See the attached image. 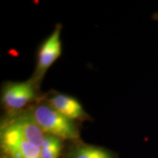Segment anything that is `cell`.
Instances as JSON below:
<instances>
[{"label":"cell","instance_id":"ba28073f","mask_svg":"<svg viewBox=\"0 0 158 158\" xmlns=\"http://www.w3.org/2000/svg\"><path fill=\"white\" fill-rule=\"evenodd\" d=\"M62 140L56 136L45 135L40 147V158H59L62 149Z\"/></svg>","mask_w":158,"mask_h":158},{"label":"cell","instance_id":"6da1fadb","mask_svg":"<svg viewBox=\"0 0 158 158\" xmlns=\"http://www.w3.org/2000/svg\"><path fill=\"white\" fill-rule=\"evenodd\" d=\"M30 112L40 127L47 135L56 136L62 140L78 138V130L73 122L61 114L48 103L37 105Z\"/></svg>","mask_w":158,"mask_h":158},{"label":"cell","instance_id":"3957f363","mask_svg":"<svg viewBox=\"0 0 158 158\" xmlns=\"http://www.w3.org/2000/svg\"><path fill=\"white\" fill-rule=\"evenodd\" d=\"M61 29L62 26L56 25L54 30L40 47L36 68L34 77L31 79L36 84L42 80L47 70L62 54Z\"/></svg>","mask_w":158,"mask_h":158},{"label":"cell","instance_id":"52a82bcc","mask_svg":"<svg viewBox=\"0 0 158 158\" xmlns=\"http://www.w3.org/2000/svg\"><path fill=\"white\" fill-rule=\"evenodd\" d=\"M69 158H116L108 149L97 146L79 143L71 147Z\"/></svg>","mask_w":158,"mask_h":158},{"label":"cell","instance_id":"5b68a950","mask_svg":"<svg viewBox=\"0 0 158 158\" xmlns=\"http://www.w3.org/2000/svg\"><path fill=\"white\" fill-rule=\"evenodd\" d=\"M6 122L29 142L40 148L42 147L45 137V133L33 118L30 110L15 116Z\"/></svg>","mask_w":158,"mask_h":158},{"label":"cell","instance_id":"7a4b0ae2","mask_svg":"<svg viewBox=\"0 0 158 158\" xmlns=\"http://www.w3.org/2000/svg\"><path fill=\"white\" fill-rule=\"evenodd\" d=\"M0 140L5 158H40V148L25 139L7 122L2 125Z\"/></svg>","mask_w":158,"mask_h":158},{"label":"cell","instance_id":"8992f818","mask_svg":"<svg viewBox=\"0 0 158 158\" xmlns=\"http://www.w3.org/2000/svg\"><path fill=\"white\" fill-rule=\"evenodd\" d=\"M48 104L65 117L73 121L84 118L86 113L76 98L64 94H55L48 100Z\"/></svg>","mask_w":158,"mask_h":158},{"label":"cell","instance_id":"277c9868","mask_svg":"<svg viewBox=\"0 0 158 158\" xmlns=\"http://www.w3.org/2000/svg\"><path fill=\"white\" fill-rule=\"evenodd\" d=\"M36 86L32 80L7 83L2 91V102L4 107L11 111L21 110L35 98Z\"/></svg>","mask_w":158,"mask_h":158},{"label":"cell","instance_id":"9c48e42d","mask_svg":"<svg viewBox=\"0 0 158 158\" xmlns=\"http://www.w3.org/2000/svg\"><path fill=\"white\" fill-rule=\"evenodd\" d=\"M153 16H154V19H155V21H158V13H155V14H154Z\"/></svg>","mask_w":158,"mask_h":158}]
</instances>
